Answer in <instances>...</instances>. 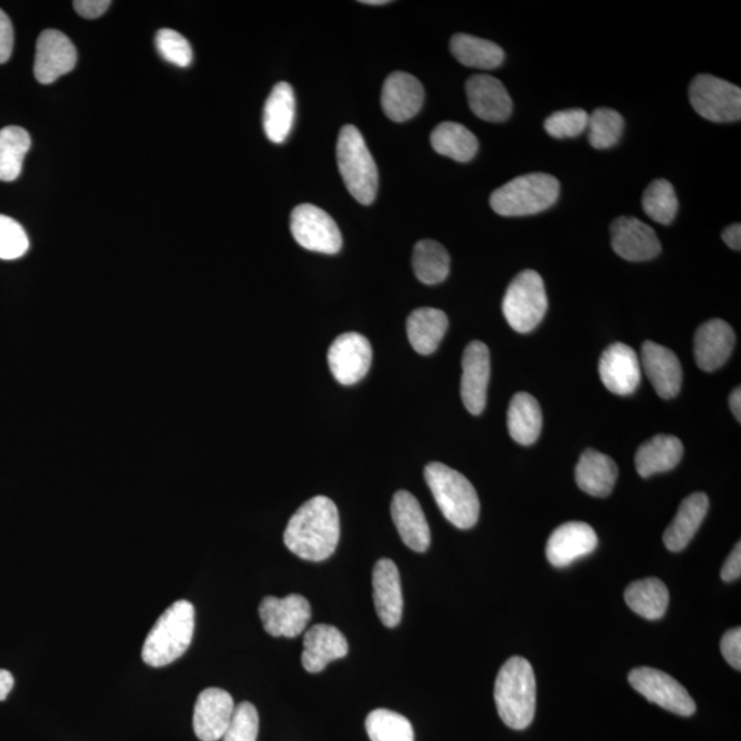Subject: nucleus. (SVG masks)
Returning <instances> with one entry per match:
<instances>
[{
  "instance_id": "nucleus-1",
  "label": "nucleus",
  "mask_w": 741,
  "mask_h": 741,
  "mask_svg": "<svg viewBox=\"0 0 741 741\" xmlns=\"http://www.w3.org/2000/svg\"><path fill=\"white\" fill-rule=\"evenodd\" d=\"M340 535V512L334 501L317 495L290 518L283 540L294 555L309 562H323L336 552Z\"/></svg>"
},
{
  "instance_id": "nucleus-2",
  "label": "nucleus",
  "mask_w": 741,
  "mask_h": 741,
  "mask_svg": "<svg viewBox=\"0 0 741 741\" xmlns=\"http://www.w3.org/2000/svg\"><path fill=\"white\" fill-rule=\"evenodd\" d=\"M535 675L532 664L512 657L503 664L494 685L495 708L507 727L523 731L534 720Z\"/></svg>"
},
{
  "instance_id": "nucleus-3",
  "label": "nucleus",
  "mask_w": 741,
  "mask_h": 741,
  "mask_svg": "<svg viewBox=\"0 0 741 741\" xmlns=\"http://www.w3.org/2000/svg\"><path fill=\"white\" fill-rule=\"evenodd\" d=\"M194 629V605L187 600H178L163 611L146 638L143 662L151 668H163L178 661L189 650Z\"/></svg>"
},
{
  "instance_id": "nucleus-4",
  "label": "nucleus",
  "mask_w": 741,
  "mask_h": 741,
  "mask_svg": "<svg viewBox=\"0 0 741 741\" xmlns=\"http://www.w3.org/2000/svg\"><path fill=\"white\" fill-rule=\"evenodd\" d=\"M425 482L434 495L442 515L459 529L474 528L481 504L477 490L459 471L434 462L425 465Z\"/></svg>"
},
{
  "instance_id": "nucleus-5",
  "label": "nucleus",
  "mask_w": 741,
  "mask_h": 741,
  "mask_svg": "<svg viewBox=\"0 0 741 741\" xmlns=\"http://www.w3.org/2000/svg\"><path fill=\"white\" fill-rule=\"evenodd\" d=\"M560 184L555 177L534 172L512 179L490 196V207L505 218H522L544 212L558 201Z\"/></svg>"
},
{
  "instance_id": "nucleus-6",
  "label": "nucleus",
  "mask_w": 741,
  "mask_h": 741,
  "mask_svg": "<svg viewBox=\"0 0 741 741\" xmlns=\"http://www.w3.org/2000/svg\"><path fill=\"white\" fill-rule=\"evenodd\" d=\"M337 162L350 194L363 206H371L378 192V168L354 126L343 127L338 137Z\"/></svg>"
},
{
  "instance_id": "nucleus-7",
  "label": "nucleus",
  "mask_w": 741,
  "mask_h": 741,
  "mask_svg": "<svg viewBox=\"0 0 741 741\" xmlns=\"http://www.w3.org/2000/svg\"><path fill=\"white\" fill-rule=\"evenodd\" d=\"M548 311L544 280L539 272L524 270L505 291L503 313L511 329L528 334L541 323Z\"/></svg>"
},
{
  "instance_id": "nucleus-8",
  "label": "nucleus",
  "mask_w": 741,
  "mask_h": 741,
  "mask_svg": "<svg viewBox=\"0 0 741 741\" xmlns=\"http://www.w3.org/2000/svg\"><path fill=\"white\" fill-rule=\"evenodd\" d=\"M692 108L713 122H734L741 119L740 87L711 74H699L690 86Z\"/></svg>"
},
{
  "instance_id": "nucleus-9",
  "label": "nucleus",
  "mask_w": 741,
  "mask_h": 741,
  "mask_svg": "<svg viewBox=\"0 0 741 741\" xmlns=\"http://www.w3.org/2000/svg\"><path fill=\"white\" fill-rule=\"evenodd\" d=\"M290 230L297 243L311 252L337 254L342 248V233L334 219L312 203L294 208Z\"/></svg>"
},
{
  "instance_id": "nucleus-10",
  "label": "nucleus",
  "mask_w": 741,
  "mask_h": 741,
  "mask_svg": "<svg viewBox=\"0 0 741 741\" xmlns=\"http://www.w3.org/2000/svg\"><path fill=\"white\" fill-rule=\"evenodd\" d=\"M630 685L649 702L661 705L670 713L691 717L695 714L697 704L679 681L672 675L652 668L633 669L629 674Z\"/></svg>"
},
{
  "instance_id": "nucleus-11",
  "label": "nucleus",
  "mask_w": 741,
  "mask_h": 741,
  "mask_svg": "<svg viewBox=\"0 0 741 741\" xmlns=\"http://www.w3.org/2000/svg\"><path fill=\"white\" fill-rule=\"evenodd\" d=\"M332 375L343 387H352L370 371L371 343L359 332H346L337 338L327 354Z\"/></svg>"
},
{
  "instance_id": "nucleus-12",
  "label": "nucleus",
  "mask_w": 741,
  "mask_h": 741,
  "mask_svg": "<svg viewBox=\"0 0 741 741\" xmlns=\"http://www.w3.org/2000/svg\"><path fill=\"white\" fill-rule=\"evenodd\" d=\"M259 614L266 632L273 638L293 639L306 630L312 617L311 604L301 594L283 599L268 597L260 603Z\"/></svg>"
},
{
  "instance_id": "nucleus-13",
  "label": "nucleus",
  "mask_w": 741,
  "mask_h": 741,
  "mask_svg": "<svg viewBox=\"0 0 741 741\" xmlns=\"http://www.w3.org/2000/svg\"><path fill=\"white\" fill-rule=\"evenodd\" d=\"M611 247L623 260L633 262L655 259L662 250L657 232L632 216H621L612 221Z\"/></svg>"
},
{
  "instance_id": "nucleus-14",
  "label": "nucleus",
  "mask_w": 741,
  "mask_h": 741,
  "mask_svg": "<svg viewBox=\"0 0 741 741\" xmlns=\"http://www.w3.org/2000/svg\"><path fill=\"white\" fill-rule=\"evenodd\" d=\"M78 62V51L66 33L47 29L37 43L34 78L42 84L54 83L61 76L72 72Z\"/></svg>"
},
{
  "instance_id": "nucleus-15",
  "label": "nucleus",
  "mask_w": 741,
  "mask_h": 741,
  "mask_svg": "<svg viewBox=\"0 0 741 741\" xmlns=\"http://www.w3.org/2000/svg\"><path fill=\"white\" fill-rule=\"evenodd\" d=\"M462 367L460 394L463 404L472 415H481L485 411L490 381V353L485 343H469L463 353Z\"/></svg>"
},
{
  "instance_id": "nucleus-16",
  "label": "nucleus",
  "mask_w": 741,
  "mask_h": 741,
  "mask_svg": "<svg viewBox=\"0 0 741 741\" xmlns=\"http://www.w3.org/2000/svg\"><path fill=\"white\" fill-rule=\"evenodd\" d=\"M599 373L611 393L629 395L635 392L641 381V364L638 353L625 343L617 342L607 348L600 359Z\"/></svg>"
},
{
  "instance_id": "nucleus-17",
  "label": "nucleus",
  "mask_w": 741,
  "mask_h": 741,
  "mask_svg": "<svg viewBox=\"0 0 741 741\" xmlns=\"http://www.w3.org/2000/svg\"><path fill=\"white\" fill-rule=\"evenodd\" d=\"M598 534L583 522H568L559 527L548 540L547 558L553 568L562 569L575 560L591 555L598 547Z\"/></svg>"
},
{
  "instance_id": "nucleus-18",
  "label": "nucleus",
  "mask_w": 741,
  "mask_h": 741,
  "mask_svg": "<svg viewBox=\"0 0 741 741\" xmlns=\"http://www.w3.org/2000/svg\"><path fill=\"white\" fill-rule=\"evenodd\" d=\"M236 704L229 692L220 688H208L197 699L194 708V731L202 741L223 739L230 727Z\"/></svg>"
},
{
  "instance_id": "nucleus-19",
  "label": "nucleus",
  "mask_w": 741,
  "mask_h": 741,
  "mask_svg": "<svg viewBox=\"0 0 741 741\" xmlns=\"http://www.w3.org/2000/svg\"><path fill=\"white\" fill-rule=\"evenodd\" d=\"M472 113L489 122H503L512 113V99L499 79L489 74L472 76L465 83Z\"/></svg>"
},
{
  "instance_id": "nucleus-20",
  "label": "nucleus",
  "mask_w": 741,
  "mask_h": 741,
  "mask_svg": "<svg viewBox=\"0 0 741 741\" xmlns=\"http://www.w3.org/2000/svg\"><path fill=\"white\" fill-rule=\"evenodd\" d=\"M372 588L379 620L387 628H395L401 622L404 600L399 569L393 560H378L372 571Z\"/></svg>"
},
{
  "instance_id": "nucleus-21",
  "label": "nucleus",
  "mask_w": 741,
  "mask_h": 741,
  "mask_svg": "<svg viewBox=\"0 0 741 741\" xmlns=\"http://www.w3.org/2000/svg\"><path fill=\"white\" fill-rule=\"evenodd\" d=\"M424 102L422 83L410 73L394 72L384 81L381 103L384 114L395 122L415 117Z\"/></svg>"
},
{
  "instance_id": "nucleus-22",
  "label": "nucleus",
  "mask_w": 741,
  "mask_h": 741,
  "mask_svg": "<svg viewBox=\"0 0 741 741\" xmlns=\"http://www.w3.org/2000/svg\"><path fill=\"white\" fill-rule=\"evenodd\" d=\"M640 364L659 397L670 400L680 393L682 367L672 350L659 346V343L647 341L641 348Z\"/></svg>"
},
{
  "instance_id": "nucleus-23",
  "label": "nucleus",
  "mask_w": 741,
  "mask_h": 741,
  "mask_svg": "<svg viewBox=\"0 0 741 741\" xmlns=\"http://www.w3.org/2000/svg\"><path fill=\"white\" fill-rule=\"evenodd\" d=\"M349 644L340 629L319 623L303 635L301 662L309 673H320L331 662L347 657Z\"/></svg>"
},
{
  "instance_id": "nucleus-24",
  "label": "nucleus",
  "mask_w": 741,
  "mask_h": 741,
  "mask_svg": "<svg viewBox=\"0 0 741 741\" xmlns=\"http://www.w3.org/2000/svg\"><path fill=\"white\" fill-rule=\"evenodd\" d=\"M737 336L731 326L721 319L709 320L699 327L693 353L700 370L713 372L727 363L733 352Z\"/></svg>"
},
{
  "instance_id": "nucleus-25",
  "label": "nucleus",
  "mask_w": 741,
  "mask_h": 741,
  "mask_svg": "<svg viewBox=\"0 0 741 741\" xmlns=\"http://www.w3.org/2000/svg\"><path fill=\"white\" fill-rule=\"evenodd\" d=\"M392 518L402 542L408 548L415 552L429 550L430 528L415 495L407 490H399L392 500Z\"/></svg>"
},
{
  "instance_id": "nucleus-26",
  "label": "nucleus",
  "mask_w": 741,
  "mask_h": 741,
  "mask_svg": "<svg viewBox=\"0 0 741 741\" xmlns=\"http://www.w3.org/2000/svg\"><path fill=\"white\" fill-rule=\"evenodd\" d=\"M710 501L708 494L693 493L682 501L679 512L673 522L663 534V542L669 551L680 552L685 550L693 537H695L700 524L708 515Z\"/></svg>"
},
{
  "instance_id": "nucleus-27",
  "label": "nucleus",
  "mask_w": 741,
  "mask_h": 741,
  "mask_svg": "<svg viewBox=\"0 0 741 741\" xmlns=\"http://www.w3.org/2000/svg\"><path fill=\"white\" fill-rule=\"evenodd\" d=\"M617 478L614 460L594 449H587L575 467L577 485L593 498H607L614 489Z\"/></svg>"
},
{
  "instance_id": "nucleus-28",
  "label": "nucleus",
  "mask_w": 741,
  "mask_h": 741,
  "mask_svg": "<svg viewBox=\"0 0 741 741\" xmlns=\"http://www.w3.org/2000/svg\"><path fill=\"white\" fill-rule=\"evenodd\" d=\"M684 454V445L674 435L658 434L639 448L635 453V470L640 477L649 478L675 469Z\"/></svg>"
},
{
  "instance_id": "nucleus-29",
  "label": "nucleus",
  "mask_w": 741,
  "mask_h": 741,
  "mask_svg": "<svg viewBox=\"0 0 741 741\" xmlns=\"http://www.w3.org/2000/svg\"><path fill=\"white\" fill-rule=\"evenodd\" d=\"M448 327V317L441 309L419 308L408 317V340L415 352L429 356L439 349Z\"/></svg>"
},
{
  "instance_id": "nucleus-30",
  "label": "nucleus",
  "mask_w": 741,
  "mask_h": 741,
  "mask_svg": "<svg viewBox=\"0 0 741 741\" xmlns=\"http://www.w3.org/2000/svg\"><path fill=\"white\" fill-rule=\"evenodd\" d=\"M296 97L293 87L278 83L268 97L264 108V131L273 143H283L294 124Z\"/></svg>"
},
{
  "instance_id": "nucleus-31",
  "label": "nucleus",
  "mask_w": 741,
  "mask_h": 741,
  "mask_svg": "<svg viewBox=\"0 0 741 741\" xmlns=\"http://www.w3.org/2000/svg\"><path fill=\"white\" fill-rule=\"evenodd\" d=\"M507 424L511 439L521 445H532L541 434L542 413L539 401L529 393L512 397Z\"/></svg>"
},
{
  "instance_id": "nucleus-32",
  "label": "nucleus",
  "mask_w": 741,
  "mask_h": 741,
  "mask_svg": "<svg viewBox=\"0 0 741 741\" xmlns=\"http://www.w3.org/2000/svg\"><path fill=\"white\" fill-rule=\"evenodd\" d=\"M431 146L437 153L458 162H469L478 153L480 143L469 128L459 122H441L431 133Z\"/></svg>"
},
{
  "instance_id": "nucleus-33",
  "label": "nucleus",
  "mask_w": 741,
  "mask_h": 741,
  "mask_svg": "<svg viewBox=\"0 0 741 741\" xmlns=\"http://www.w3.org/2000/svg\"><path fill=\"white\" fill-rule=\"evenodd\" d=\"M669 599L668 587L658 579L634 581L625 591L630 609L650 621L661 620L667 614Z\"/></svg>"
},
{
  "instance_id": "nucleus-34",
  "label": "nucleus",
  "mask_w": 741,
  "mask_h": 741,
  "mask_svg": "<svg viewBox=\"0 0 741 741\" xmlns=\"http://www.w3.org/2000/svg\"><path fill=\"white\" fill-rule=\"evenodd\" d=\"M451 51L462 66L469 68L495 69L504 61V51L499 44L472 34H454Z\"/></svg>"
},
{
  "instance_id": "nucleus-35",
  "label": "nucleus",
  "mask_w": 741,
  "mask_h": 741,
  "mask_svg": "<svg viewBox=\"0 0 741 741\" xmlns=\"http://www.w3.org/2000/svg\"><path fill=\"white\" fill-rule=\"evenodd\" d=\"M412 266L420 282L430 286L439 284L449 276L451 257L441 243L423 239L413 248Z\"/></svg>"
},
{
  "instance_id": "nucleus-36",
  "label": "nucleus",
  "mask_w": 741,
  "mask_h": 741,
  "mask_svg": "<svg viewBox=\"0 0 741 741\" xmlns=\"http://www.w3.org/2000/svg\"><path fill=\"white\" fill-rule=\"evenodd\" d=\"M29 149H31V137L23 128L10 126L0 131V180L2 182H13L20 177Z\"/></svg>"
},
{
  "instance_id": "nucleus-37",
  "label": "nucleus",
  "mask_w": 741,
  "mask_h": 741,
  "mask_svg": "<svg viewBox=\"0 0 741 741\" xmlns=\"http://www.w3.org/2000/svg\"><path fill=\"white\" fill-rule=\"evenodd\" d=\"M367 733L371 741H413L415 733L404 715L387 709L371 711L366 720Z\"/></svg>"
},
{
  "instance_id": "nucleus-38",
  "label": "nucleus",
  "mask_w": 741,
  "mask_h": 741,
  "mask_svg": "<svg viewBox=\"0 0 741 741\" xmlns=\"http://www.w3.org/2000/svg\"><path fill=\"white\" fill-rule=\"evenodd\" d=\"M643 209L655 223L669 226L679 212L674 187L664 179H657L647 187L643 196Z\"/></svg>"
},
{
  "instance_id": "nucleus-39",
  "label": "nucleus",
  "mask_w": 741,
  "mask_h": 741,
  "mask_svg": "<svg viewBox=\"0 0 741 741\" xmlns=\"http://www.w3.org/2000/svg\"><path fill=\"white\" fill-rule=\"evenodd\" d=\"M625 120L621 113L610 108H599L588 120V139L594 149L604 150L614 148L622 138Z\"/></svg>"
},
{
  "instance_id": "nucleus-40",
  "label": "nucleus",
  "mask_w": 741,
  "mask_h": 741,
  "mask_svg": "<svg viewBox=\"0 0 741 741\" xmlns=\"http://www.w3.org/2000/svg\"><path fill=\"white\" fill-rule=\"evenodd\" d=\"M157 50L163 60L179 68H187L192 62V49L189 40L173 29H161L156 37Z\"/></svg>"
},
{
  "instance_id": "nucleus-41",
  "label": "nucleus",
  "mask_w": 741,
  "mask_h": 741,
  "mask_svg": "<svg viewBox=\"0 0 741 741\" xmlns=\"http://www.w3.org/2000/svg\"><path fill=\"white\" fill-rule=\"evenodd\" d=\"M589 114L583 109L562 110L548 117L544 128L552 138H575L588 128Z\"/></svg>"
},
{
  "instance_id": "nucleus-42",
  "label": "nucleus",
  "mask_w": 741,
  "mask_h": 741,
  "mask_svg": "<svg viewBox=\"0 0 741 741\" xmlns=\"http://www.w3.org/2000/svg\"><path fill=\"white\" fill-rule=\"evenodd\" d=\"M29 239L20 223L0 214V260H17L28 252Z\"/></svg>"
},
{
  "instance_id": "nucleus-43",
  "label": "nucleus",
  "mask_w": 741,
  "mask_h": 741,
  "mask_svg": "<svg viewBox=\"0 0 741 741\" xmlns=\"http://www.w3.org/2000/svg\"><path fill=\"white\" fill-rule=\"evenodd\" d=\"M259 713L252 703L243 702L233 711L223 741H257L259 737Z\"/></svg>"
},
{
  "instance_id": "nucleus-44",
  "label": "nucleus",
  "mask_w": 741,
  "mask_h": 741,
  "mask_svg": "<svg viewBox=\"0 0 741 741\" xmlns=\"http://www.w3.org/2000/svg\"><path fill=\"white\" fill-rule=\"evenodd\" d=\"M721 652L727 662L738 672L741 670V629L729 630L721 640Z\"/></svg>"
},
{
  "instance_id": "nucleus-45",
  "label": "nucleus",
  "mask_w": 741,
  "mask_h": 741,
  "mask_svg": "<svg viewBox=\"0 0 741 741\" xmlns=\"http://www.w3.org/2000/svg\"><path fill=\"white\" fill-rule=\"evenodd\" d=\"M14 47V29L8 14L0 10V63L10 60Z\"/></svg>"
},
{
  "instance_id": "nucleus-46",
  "label": "nucleus",
  "mask_w": 741,
  "mask_h": 741,
  "mask_svg": "<svg viewBox=\"0 0 741 741\" xmlns=\"http://www.w3.org/2000/svg\"><path fill=\"white\" fill-rule=\"evenodd\" d=\"M112 2L109 0H76L73 2L74 10L84 19L93 20L98 19L104 14V11H108Z\"/></svg>"
},
{
  "instance_id": "nucleus-47",
  "label": "nucleus",
  "mask_w": 741,
  "mask_h": 741,
  "mask_svg": "<svg viewBox=\"0 0 741 741\" xmlns=\"http://www.w3.org/2000/svg\"><path fill=\"white\" fill-rule=\"evenodd\" d=\"M741 575V544L738 542L729 555L721 570V579L725 582H732L740 579Z\"/></svg>"
},
{
  "instance_id": "nucleus-48",
  "label": "nucleus",
  "mask_w": 741,
  "mask_h": 741,
  "mask_svg": "<svg viewBox=\"0 0 741 741\" xmlns=\"http://www.w3.org/2000/svg\"><path fill=\"white\" fill-rule=\"evenodd\" d=\"M722 241L728 244L729 248L740 252L741 249V227L739 223L729 226L727 230L722 232Z\"/></svg>"
},
{
  "instance_id": "nucleus-49",
  "label": "nucleus",
  "mask_w": 741,
  "mask_h": 741,
  "mask_svg": "<svg viewBox=\"0 0 741 741\" xmlns=\"http://www.w3.org/2000/svg\"><path fill=\"white\" fill-rule=\"evenodd\" d=\"M14 687V677L8 670L0 669V702L9 697Z\"/></svg>"
},
{
  "instance_id": "nucleus-50",
  "label": "nucleus",
  "mask_w": 741,
  "mask_h": 741,
  "mask_svg": "<svg viewBox=\"0 0 741 741\" xmlns=\"http://www.w3.org/2000/svg\"><path fill=\"white\" fill-rule=\"evenodd\" d=\"M729 405L733 412L734 418L738 419V422H741V389L737 388L733 390L731 397H729Z\"/></svg>"
},
{
  "instance_id": "nucleus-51",
  "label": "nucleus",
  "mask_w": 741,
  "mask_h": 741,
  "mask_svg": "<svg viewBox=\"0 0 741 741\" xmlns=\"http://www.w3.org/2000/svg\"><path fill=\"white\" fill-rule=\"evenodd\" d=\"M364 4H370V6H383V4H389L388 0H366V2H361Z\"/></svg>"
}]
</instances>
